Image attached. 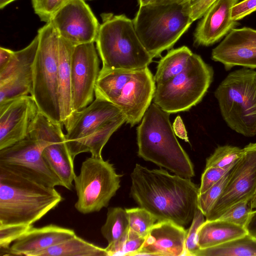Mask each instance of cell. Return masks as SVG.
I'll use <instances>...</instances> for the list:
<instances>
[{"mask_svg": "<svg viewBox=\"0 0 256 256\" xmlns=\"http://www.w3.org/2000/svg\"><path fill=\"white\" fill-rule=\"evenodd\" d=\"M130 178L131 197L158 222L170 221L184 226L192 221L198 208L199 188L190 178L138 164Z\"/></svg>", "mask_w": 256, "mask_h": 256, "instance_id": "cell-1", "label": "cell"}, {"mask_svg": "<svg viewBox=\"0 0 256 256\" xmlns=\"http://www.w3.org/2000/svg\"><path fill=\"white\" fill-rule=\"evenodd\" d=\"M62 200L54 187L0 164V226L30 228Z\"/></svg>", "mask_w": 256, "mask_h": 256, "instance_id": "cell-2", "label": "cell"}, {"mask_svg": "<svg viewBox=\"0 0 256 256\" xmlns=\"http://www.w3.org/2000/svg\"><path fill=\"white\" fill-rule=\"evenodd\" d=\"M170 116L154 103L150 105L136 128L138 154L146 161L190 178L195 176L194 166L176 136Z\"/></svg>", "mask_w": 256, "mask_h": 256, "instance_id": "cell-3", "label": "cell"}, {"mask_svg": "<svg viewBox=\"0 0 256 256\" xmlns=\"http://www.w3.org/2000/svg\"><path fill=\"white\" fill-rule=\"evenodd\" d=\"M102 22L95 42L102 62L101 70H137L148 67L152 58L124 14H101Z\"/></svg>", "mask_w": 256, "mask_h": 256, "instance_id": "cell-4", "label": "cell"}, {"mask_svg": "<svg viewBox=\"0 0 256 256\" xmlns=\"http://www.w3.org/2000/svg\"><path fill=\"white\" fill-rule=\"evenodd\" d=\"M132 22L142 45L154 58L171 48L193 20L188 0H182L140 6Z\"/></svg>", "mask_w": 256, "mask_h": 256, "instance_id": "cell-5", "label": "cell"}, {"mask_svg": "<svg viewBox=\"0 0 256 256\" xmlns=\"http://www.w3.org/2000/svg\"><path fill=\"white\" fill-rule=\"evenodd\" d=\"M221 115L234 131L256 135V71L242 68L230 72L216 88Z\"/></svg>", "mask_w": 256, "mask_h": 256, "instance_id": "cell-6", "label": "cell"}, {"mask_svg": "<svg viewBox=\"0 0 256 256\" xmlns=\"http://www.w3.org/2000/svg\"><path fill=\"white\" fill-rule=\"evenodd\" d=\"M39 44L33 70L32 96L40 111L62 126L58 93L59 36L51 22L38 31Z\"/></svg>", "mask_w": 256, "mask_h": 256, "instance_id": "cell-7", "label": "cell"}, {"mask_svg": "<svg viewBox=\"0 0 256 256\" xmlns=\"http://www.w3.org/2000/svg\"><path fill=\"white\" fill-rule=\"evenodd\" d=\"M214 74L212 68L200 56L193 53L182 72L157 84L154 103L170 114L187 111L202 100Z\"/></svg>", "mask_w": 256, "mask_h": 256, "instance_id": "cell-8", "label": "cell"}, {"mask_svg": "<svg viewBox=\"0 0 256 256\" xmlns=\"http://www.w3.org/2000/svg\"><path fill=\"white\" fill-rule=\"evenodd\" d=\"M121 176L113 164L102 156L86 158L74 180L78 196L76 209L86 214L107 207L120 188Z\"/></svg>", "mask_w": 256, "mask_h": 256, "instance_id": "cell-9", "label": "cell"}, {"mask_svg": "<svg viewBox=\"0 0 256 256\" xmlns=\"http://www.w3.org/2000/svg\"><path fill=\"white\" fill-rule=\"evenodd\" d=\"M156 82L148 67L133 70L104 98L122 111L131 126L139 123L151 104L156 90Z\"/></svg>", "mask_w": 256, "mask_h": 256, "instance_id": "cell-10", "label": "cell"}, {"mask_svg": "<svg viewBox=\"0 0 256 256\" xmlns=\"http://www.w3.org/2000/svg\"><path fill=\"white\" fill-rule=\"evenodd\" d=\"M62 126L40 112L30 126L29 136L40 144L43 157L61 180L64 187L71 190L76 175L74 160L68 147Z\"/></svg>", "mask_w": 256, "mask_h": 256, "instance_id": "cell-11", "label": "cell"}, {"mask_svg": "<svg viewBox=\"0 0 256 256\" xmlns=\"http://www.w3.org/2000/svg\"><path fill=\"white\" fill-rule=\"evenodd\" d=\"M244 154L232 168L225 188L205 216L206 220L218 219L234 204L250 201L256 191V143L244 148Z\"/></svg>", "mask_w": 256, "mask_h": 256, "instance_id": "cell-12", "label": "cell"}, {"mask_svg": "<svg viewBox=\"0 0 256 256\" xmlns=\"http://www.w3.org/2000/svg\"><path fill=\"white\" fill-rule=\"evenodd\" d=\"M0 164L44 185L54 188L64 186L43 157L40 144L30 136L0 150Z\"/></svg>", "mask_w": 256, "mask_h": 256, "instance_id": "cell-13", "label": "cell"}, {"mask_svg": "<svg viewBox=\"0 0 256 256\" xmlns=\"http://www.w3.org/2000/svg\"><path fill=\"white\" fill-rule=\"evenodd\" d=\"M73 112L94 100L100 74V60L94 42L74 46L70 62Z\"/></svg>", "mask_w": 256, "mask_h": 256, "instance_id": "cell-14", "label": "cell"}, {"mask_svg": "<svg viewBox=\"0 0 256 256\" xmlns=\"http://www.w3.org/2000/svg\"><path fill=\"white\" fill-rule=\"evenodd\" d=\"M60 37L73 45L95 42L100 24L84 0H71L50 21Z\"/></svg>", "mask_w": 256, "mask_h": 256, "instance_id": "cell-15", "label": "cell"}, {"mask_svg": "<svg viewBox=\"0 0 256 256\" xmlns=\"http://www.w3.org/2000/svg\"><path fill=\"white\" fill-rule=\"evenodd\" d=\"M38 44L37 34L28 46L14 52L11 61L0 71V106L21 96H32L34 64Z\"/></svg>", "mask_w": 256, "mask_h": 256, "instance_id": "cell-16", "label": "cell"}, {"mask_svg": "<svg viewBox=\"0 0 256 256\" xmlns=\"http://www.w3.org/2000/svg\"><path fill=\"white\" fill-rule=\"evenodd\" d=\"M40 112L32 96H21L0 106V150L27 138Z\"/></svg>", "mask_w": 256, "mask_h": 256, "instance_id": "cell-17", "label": "cell"}, {"mask_svg": "<svg viewBox=\"0 0 256 256\" xmlns=\"http://www.w3.org/2000/svg\"><path fill=\"white\" fill-rule=\"evenodd\" d=\"M211 58L222 63L226 70L236 66L256 68V30L232 28L212 50Z\"/></svg>", "mask_w": 256, "mask_h": 256, "instance_id": "cell-18", "label": "cell"}, {"mask_svg": "<svg viewBox=\"0 0 256 256\" xmlns=\"http://www.w3.org/2000/svg\"><path fill=\"white\" fill-rule=\"evenodd\" d=\"M95 97L91 104L80 110L73 112L64 122L66 142L82 138L107 122L124 116L112 102L100 96Z\"/></svg>", "mask_w": 256, "mask_h": 256, "instance_id": "cell-19", "label": "cell"}, {"mask_svg": "<svg viewBox=\"0 0 256 256\" xmlns=\"http://www.w3.org/2000/svg\"><path fill=\"white\" fill-rule=\"evenodd\" d=\"M240 0H216L198 22L194 33L196 46H210L219 42L239 25L232 19V8Z\"/></svg>", "mask_w": 256, "mask_h": 256, "instance_id": "cell-20", "label": "cell"}, {"mask_svg": "<svg viewBox=\"0 0 256 256\" xmlns=\"http://www.w3.org/2000/svg\"><path fill=\"white\" fill-rule=\"evenodd\" d=\"M186 232L182 226L159 221L150 229L135 256H184Z\"/></svg>", "mask_w": 256, "mask_h": 256, "instance_id": "cell-21", "label": "cell"}, {"mask_svg": "<svg viewBox=\"0 0 256 256\" xmlns=\"http://www.w3.org/2000/svg\"><path fill=\"white\" fill-rule=\"evenodd\" d=\"M72 229L50 224L32 226L10 246L6 256H33L40 250L65 241L76 235Z\"/></svg>", "mask_w": 256, "mask_h": 256, "instance_id": "cell-22", "label": "cell"}, {"mask_svg": "<svg viewBox=\"0 0 256 256\" xmlns=\"http://www.w3.org/2000/svg\"><path fill=\"white\" fill-rule=\"evenodd\" d=\"M74 45L59 36L58 93L62 124L73 112L70 62Z\"/></svg>", "mask_w": 256, "mask_h": 256, "instance_id": "cell-23", "label": "cell"}, {"mask_svg": "<svg viewBox=\"0 0 256 256\" xmlns=\"http://www.w3.org/2000/svg\"><path fill=\"white\" fill-rule=\"evenodd\" d=\"M248 234L245 228L219 218L205 220L200 228L198 244L200 249L214 246Z\"/></svg>", "mask_w": 256, "mask_h": 256, "instance_id": "cell-24", "label": "cell"}, {"mask_svg": "<svg viewBox=\"0 0 256 256\" xmlns=\"http://www.w3.org/2000/svg\"><path fill=\"white\" fill-rule=\"evenodd\" d=\"M124 122L126 119L122 116L107 122L82 138L66 142L72 158L74 160L77 155L83 152H90L91 156L102 157L103 148L112 134Z\"/></svg>", "mask_w": 256, "mask_h": 256, "instance_id": "cell-25", "label": "cell"}, {"mask_svg": "<svg viewBox=\"0 0 256 256\" xmlns=\"http://www.w3.org/2000/svg\"><path fill=\"white\" fill-rule=\"evenodd\" d=\"M33 256H108L105 248L87 242L76 234Z\"/></svg>", "mask_w": 256, "mask_h": 256, "instance_id": "cell-26", "label": "cell"}, {"mask_svg": "<svg viewBox=\"0 0 256 256\" xmlns=\"http://www.w3.org/2000/svg\"><path fill=\"white\" fill-rule=\"evenodd\" d=\"M192 54L191 50L186 46L168 51L160 60L157 66L154 76L157 84L165 82L182 72Z\"/></svg>", "mask_w": 256, "mask_h": 256, "instance_id": "cell-27", "label": "cell"}, {"mask_svg": "<svg viewBox=\"0 0 256 256\" xmlns=\"http://www.w3.org/2000/svg\"><path fill=\"white\" fill-rule=\"evenodd\" d=\"M193 256H256V238L247 234L221 244L199 249Z\"/></svg>", "mask_w": 256, "mask_h": 256, "instance_id": "cell-28", "label": "cell"}, {"mask_svg": "<svg viewBox=\"0 0 256 256\" xmlns=\"http://www.w3.org/2000/svg\"><path fill=\"white\" fill-rule=\"evenodd\" d=\"M129 229L128 218L126 209L120 207L109 208L106 222L100 229L101 234L107 240L108 245L120 240Z\"/></svg>", "mask_w": 256, "mask_h": 256, "instance_id": "cell-29", "label": "cell"}, {"mask_svg": "<svg viewBox=\"0 0 256 256\" xmlns=\"http://www.w3.org/2000/svg\"><path fill=\"white\" fill-rule=\"evenodd\" d=\"M244 152V148L231 145L218 146L207 158L205 168L212 166L231 170L241 158Z\"/></svg>", "mask_w": 256, "mask_h": 256, "instance_id": "cell-30", "label": "cell"}, {"mask_svg": "<svg viewBox=\"0 0 256 256\" xmlns=\"http://www.w3.org/2000/svg\"><path fill=\"white\" fill-rule=\"evenodd\" d=\"M145 238L130 228L120 240L105 248L108 256H135L142 246Z\"/></svg>", "mask_w": 256, "mask_h": 256, "instance_id": "cell-31", "label": "cell"}, {"mask_svg": "<svg viewBox=\"0 0 256 256\" xmlns=\"http://www.w3.org/2000/svg\"><path fill=\"white\" fill-rule=\"evenodd\" d=\"M128 216L130 228L146 238L156 219L146 209L138 207L126 208Z\"/></svg>", "mask_w": 256, "mask_h": 256, "instance_id": "cell-32", "label": "cell"}, {"mask_svg": "<svg viewBox=\"0 0 256 256\" xmlns=\"http://www.w3.org/2000/svg\"><path fill=\"white\" fill-rule=\"evenodd\" d=\"M230 170L208 190L204 193L199 194L198 199V208L204 216L210 211L222 194L228 181Z\"/></svg>", "mask_w": 256, "mask_h": 256, "instance_id": "cell-33", "label": "cell"}, {"mask_svg": "<svg viewBox=\"0 0 256 256\" xmlns=\"http://www.w3.org/2000/svg\"><path fill=\"white\" fill-rule=\"evenodd\" d=\"M249 202L242 200L234 204L218 218L245 228L252 212Z\"/></svg>", "mask_w": 256, "mask_h": 256, "instance_id": "cell-34", "label": "cell"}, {"mask_svg": "<svg viewBox=\"0 0 256 256\" xmlns=\"http://www.w3.org/2000/svg\"><path fill=\"white\" fill-rule=\"evenodd\" d=\"M34 13L41 21L50 22L53 16L71 0H31Z\"/></svg>", "mask_w": 256, "mask_h": 256, "instance_id": "cell-35", "label": "cell"}, {"mask_svg": "<svg viewBox=\"0 0 256 256\" xmlns=\"http://www.w3.org/2000/svg\"><path fill=\"white\" fill-rule=\"evenodd\" d=\"M204 222V216L198 208L192 220V224L186 232L184 256H193L200 249L197 241L198 231Z\"/></svg>", "mask_w": 256, "mask_h": 256, "instance_id": "cell-36", "label": "cell"}, {"mask_svg": "<svg viewBox=\"0 0 256 256\" xmlns=\"http://www.w3.org/2000/svg\"><path fill=\"white\" fill-rule=\"evenodd\" d=\"M230 170L216 167L205 168L199 188V194L204 193L221 180Z\"/></svg>", "mask_w": 256, "mask_h": 256, "instance_id": "cell-37", "label": "cell"}, {"mask_svg": "<svg viewBox=\"0 0 256 256\" xmlns=\"http://www.w3.org/2000/svg\"><path fill=\"white\" fill-rule=\"evenodd\" d=\"M256 11V0H243L232 9V19L238 21Z\"/></svg>", "mask_w": 256, "mask_h": 256, "instance_id": "cell-38", "label": "cell"}, {"mask_svg": "<svg viewBox=\"0 0 256 256\" xmlns=\"http://www.w3.org/2000/svg\"><path fill=\"white\" fill-rule=\"evenodd\" d=\"M193 22L202 18L216 0H188Z\"/></svg>", "mask_w": 256, "mask_h": 256, "instance_id": "cell-39", "label": "cell"}, {"mask_svg": "<svg viewBox=\"0 0 256 256\" xmlns=\"http://www.w3.org/2000/svg\"><path fill=\"white\" fill-rule=\"evenodd\" d=\"M14 54V51L3 47L0 48V71L10 63Z\"/></svg>", "mask_w": 256, "mask_h": 256, "instance_id": "cell-40", "label": "cell"}, {"mask_svg": "<svg viewBox=\"0 0 256 256\" xmlns=\"http://www.w3.org/2000/svg\"><path fill=\"white\" fill-rule=\"evenodd\" d=\"M172 128L176 135L186 142L188 141L184 126L180 116H178L176 118Z\"/></svg>", "mask_w": 256, "mask_h": 256, "instance_id": "cell-41", "label": "cell"}, {"mask_svg": "<svg viewBox=\"0 0 256 256\" xmlns=\"http://www.w3.org/2000/svg\"><path fill=\"white\" fill-rule=\"evenodd\" d=\"M245 228L248 234L256 238V210H252Z\"/></svg>", "mask_w": 256, "mask_h": 256, "instance_id": "cell-42", "label": "cell"}, {"mask_svg": "<svg viewBox=\"0 0 256 256\" xmlns=\"http://www.w3.org/2000/svg\"><path fill=\"white\" fill-rule=\"evenodd\" d=\"M250 206L252 210H256V191L254 196L250 201Z\"/></svg>", "mask_w": 256, "mask_h": 256, "instance_id": "cell-43", "label": "cell"}, {"mask_svg": "<svg viewBox=\"0 0 256 256\" xmlns=\"http://www.w3.org/2000/svg\"><path fill=\"white\" fill-rule=\"evenodd\" d=\"M182 0H156L154 4H168L178 2Z\"/></svg>", "mask_w": 256, "mask_h": 256, "instance_id": "cell-44", "label": "cell"}, {"mask_svg": "<svg viewBox=\"0 0 256 256\" xmlns=\"http://www.w3.org/2000/svg\"><path fill=\"white\" fill-rule=\"evenodd\" d=\"M156 0H138L140 6L153 4L156 2Z\"/></svg>", "mask_w": 256, "mask_h": 256, "instance_id": "cell-45", "label": "cell"}, {"mask_svg": "<svg viewBox=\"0 0 256 256\" xmlns=\"http://www.w3.org/2000/svg\"><path fill=\"white\" fill-rule=\"evenodd\" d=\"M16 0H0V8L2 9L7 5Z\"/></svg>", "mask_w": 256, "mask_h": 256, "instance_id": "cell-46", "label": "cell"}, {"mask_svg": "<svg viewBox=\"0 0 256 256\" xmlns=\"http://www.w3.org/2000/svg\"><path fill=\"white\" fill-rule=\"evenodd\" d=\"M84 0L86 1V0Z\"/></svg>", "mask_w": 256, "mask_h": 256, "instance_id": "cell-47", "label": "cell"}]
</instances>
